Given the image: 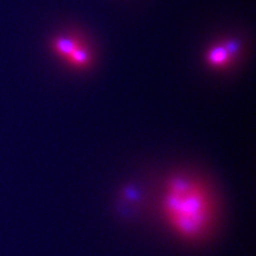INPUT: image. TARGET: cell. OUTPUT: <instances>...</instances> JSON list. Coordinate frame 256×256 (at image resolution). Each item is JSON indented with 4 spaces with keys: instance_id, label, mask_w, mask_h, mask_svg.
Here are the masks:
<instances>
[{
    "instance_id": "cell-3",
    "label": "cell",
    "mask_w": 256,
    "mask_h": 256,
    "mask_svg": "<svg viewBox=\"0 0 256 256\" xmlns=\"http://www.w3.org/2000/svg\"><path fill=\"white\" fill-rule=\"evenodd\" d=\"M237 54V48L234 43H222L214 46L206 54V62L210 66L216 70L228 68L234 61Z\"/></svg>"
},
{
    "instance_id": "cell-1",
    "label": "cell",
    "mask_w": 256,
    "mask_h": 256,
    "mask_svg": "<svg viewBox=\"0 0 256 256\" xmlns=\"http://www.w3.org/2000/svg\"><path fill=\"white\" fill-rule=\"evenodd\" d=\"M162 207L166 221L182 238L202 237L212 222L214 201L210 190L188 175H176L166 182Z\"/></svg>"
},
{
    "instance_id": "cell-2",
    "label": "cell",
    "mask_w": 256,
    "mask_h": 256,
    "mask_svg": "<svg viewBox=\"0 0 256 256\" xmlns=\"http://www.w3.org/2000/svg\"><path fill=\"white\" fill-rule=\"evenodd\" d=\"M52 50L56 54L74 68H86L92 62V54L89 48L75 36H58L54 38Z\"/></svg>"
}]
</instances>
